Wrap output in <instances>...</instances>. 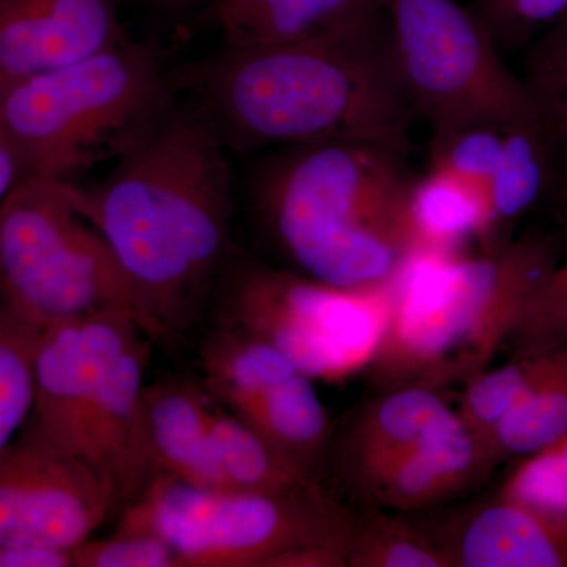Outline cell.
<instances>
[{"label": "cell", "instance_id": "d6a6232c", "mask_svg": "<svg viewBox=\"0 0 567 567\" xmlns=\"http://www.w3.org/2000/svg\"><path fill=\"white\" fill-rule=\"evenodd\" d=\"M74 567H178L169 544L147 533H118L73 548Z\"/></svg>", "mask_w": 567, "mask_h": 567}, {"label": "cell", "instance_id": "52a82bcc", "mask_svg": "<svg viewBox=\"0 0 567 567\" xmlns=\"http://www.w3.org/2000/svg\"><path fill=\"white\" fill-rule=\"evenodd\" d=\"M357 525L320 484L286 494L207 491L158 476L122 511L118 533H147L169 544L178 567H268L306 547L349 554Z\"/></svg>", "mask_w": 567, "mask_h": 567}, {"label": "cell", "instance_id": "4316f807", "mask_svg": "<svg viewBox=\"0 0 567 567\" xmlns=\"http://www.w3.org/2000/svg\"><path fill=\"white\" fill-rule=\"evenodd\" d=\"M540 357L518 358L517 363L481 372L470 380L457 416L483 451L487 464L494 461L496 429L527 393L539 371Z\"/></svg>", "mask_w": 567, "mask_h": 567}, {"label": "cell", "instance_id": "8d00e7d4", "mask_svg": "<svg viewBox=\"0 0 567 567\" xmlns=\"http://www.w3.org/2000/svg\"><path fill=\"white\" fill-rule=\"evenodd\" d=\"M555 447H557L559 456H561L563 462H565L567 468V435L565 439L559 440L558 443H555Z\"/></svg>", "mask_w": 567, "mask_h": 567}, {"label": "cell", "instance_id": "5bb4252c", "mask_svg": "<svg viewBox=\"0 0 567 567\" xmlns=\"http://www.w3.org/2000/svg\"><path fill=\"white\" fill-rule=\"evenodd\" d=\"M212 405L189 383L145 385L140 417V450L148 476H171L207 491L226 492L208 434Z\"/></svg>", "mask_w": 567, "mask_h": 567}, {"label": "cell", "instance_id": "f1b7e54d", "mask_svg": "<svg viewBox=\"0 0 567 567\" xmlns=\"http://www.w3.org/2000/svg\"><path fill=\"white\" fill-rule=\"evenodd\" d=\"M518 358L554 352L567 341V259L555 265L509 336Z\"/></svg>", "mask_w": 567, "mask_h": 567}, {"label": "cell", "instance_id": "603a6c76", "mask_svg": "<svg viewBox=\"0 0 567 567\" xmlns=\"http://www.w3.org/2000/svg\"><path fill=\"white\" fill-rule=\"evenodd\" d=\"M567 435V347L540 354L527 393L496 429L494 461L506 454L533 456Z\"/></svg>", "mask_w": 567, "mask_h": 567}, {"label": "cell", "instance_id": "4dcf8cb0", "mask_svg": "<svg viewBox=\"0 0 567 567\" xmlns=\"http://www.w3.org/2000/svg\"><path fill=\"white\" fill-rule=\"evenodd\" d=\"M503 498L567 522V468L557 447L554 445L533 454L511 477Z\"/></svg>", "mask_w": 567, "mask_h": 567}, {"label": "cell", "instance_id": "8fae6325", "mask_svg": "<svg viewBox=\"0 0 567 567\" xmlns=\"http://www.w3.org/2000/svg\"><path fill=\"white\" fill-rule=\"evenodd\" d=\"M141 331L140 320L128 312L78 317L44 328L37 350L35 402L25 424L80 457L96 394L118 354Z\"/></svg>", "mask_w": 567, "mask_h": 567}, {"label": "cell", "instance_id": "cb8c5ba5", "mask_svg": "<svg viewBox=\"0 0 567 567\" xmlns=\"http://www.w3.org/2000/svg\"><path fill=\"white\" fill-rule=\"evenodd\" d=\"M410 215L420 252L451 254L486 226L483 194L451 175L429 169L413 183Z\"/></svg>", "mask_w": 567, "mask_h": 567}, {"label": "cell", "instance_id": "e575fe53", "mask_svg": "<svg viewBox=\"0 0 567 567\" xmlns=\"http://www.w3.org/2000/svg\"><path fill=\"white\" fill-rule=\"evenodd\" d=\"M22 182V171L17 148L0 114V205Z\"/></svg>", "mask_w": 567, "mask_h": 567}, {"label": "cell", "instance_id": "30bf717a", "mask_svg": "<svg viewBox=\"0 0 567 567\" xmlns=\"http://www.w3.org/2000/svg\"><path fill=\"white\" fill-rule=\"evenodd\" d=\"M114 511L110 484L28 424L0 453V547L73 550Z\"/></svg>", "mask_w": 567, "mask_h": 567}, {"label": "cell", "instance_id": "9a60e30c", "mask_svg": "<svg viewBox=\"0 0 567 567\" xmlns=\"http://www.w3.org/2000/svg\"><path fill=\"white\" fill-rule=\"evenodd\" d=\"M386 0H215L207 9L227 48L315 43L385 13Z\"/></svg>", "mask_w": 567, "mask_h": 567}, {"label": "cell", "instance_id": "d4e9b609", "mask_svg": "<svg viewBox=\"0 0 567 567\" xmlns=\"http://www.w3.org/2000/svg\"><path fill=\"white\" fill-rule=\"evenodd\" d=\"M522 78L555 159L554 193L567 212V17L529 48Z\"/></svg>", "mask_w": 567, "mask_h": 567}, {"label": "cell", "instance_id": "9c48e42d", "mask_svg": "<svg viewBox=\"0 0 567 567\" xmlns=\"http://www.w3.org/2000/svg\"><path fill=\"white\" fill-rule=\"evenodd\" d=\"M386 17L399 81L432 134L536 121L524 81L472 10L456 0H386Z\"/></svg>", "mask_w": 567, "mask_h": 567}, {"label": "cell", "instance_id": "ba28073f", "mask_svg": "<svg viewBox=\"0 0 567 567\" xmlns=\"http://www.w3.org/2000/svg\"><path fill=\"white\" fill-rule=\"evenodd\" d=\"M391 305L393 279L342 289L234 257L216 286L208 317L215 327L276 347L301 374L336 382L371 364Z\"/></svg>", "mask_w": 567, "mask_h": 567}, {"label": "cell", "instance_id": "d6986e66", "mask_svg": "<svg viewBox=\"0 0 567 567\" xmlns=\"http://www.w3.org/2000/svg\"><path fill=\"white\" fill-rule=\"evenodd\" d=\"M432 388H395L369 410L353 434V458L364 487L409 456L453 415Z\"/></svg>", "mask_w": 567, "mask_h": 567}, {"label": "cell", "instance_id": "277c9868", "mask_svg": "<svg viewBox=\"0 0 567 567\" xmlns=\"http://www.w3.org/2000/svg\"><path fill=\"white\" fill-rule=\"evenodd\" d=\"M557 264L554 240L537 235L477 259L416 252L393 278L391 315L372 372L395 388L470 382L513 333Z\"/></svg>", "mask_w": 567, "mask_h": 567}, {"label": "cell", "instance_id": "ffe728a7", "mask_svg": "<svg viewBox=\"0 0 567 567\" xmlns=\"http://www.w3.org/2000/svg\"><path fill=\"white\" fill-rule=\"evenodd\" d=\"M229 412L293 464L316 475L330 431L311 377L298 372L249 395Z\"/></svg>", "mask_w": 567, "mask_h": 567}, {"label": "cell", "instance_id": "6da1fadb", "mask_svg": "<svg viewBox=\"0 0 567 567\" xmlns=\"http://www.w3.org/2000/svg\"><path fill=\"white\" fill-rule=\"evenodd\" d=\"M85 193L147 334L174 339L207 319L234 259V200L226 144L203 107L173 103Z\"/></svg>", "mask_w": 567, "mask_h": 567}, {"label": "cell", "instance_id": "44dd1931", "mask_svg": "<svg viewBox=\"0 0 567 567\" xmlns=\"http://www.w3.org/2000/svg\"><path fill=\"white\" fill-rule=\"evenodd\" d=\"M208 434L226 492L286 494L319 484L234 413L212 406Z\"/></svg>", "mask_w": 567, "mask_h": 567}, {"label": "cell", "instance_id": "3957f363", "mask_svg": "<svg viewBox=\"0 0 567 567\" xmlns=\"http://www.w3.org/2000/svg\"><path fill=\"white\" fill-rule=\"evenodd\" d=\"M406 155L319 141L279 148L257 169L254 210L295 274L342 289L382 286L420 252Z\"/></svg>", "mask_w": 567, "mask_h": 567}, {"label": "cell", "instance_id": "2e32d148", "mask_svg": "<svg viewBox=\"0 0 567 567\" xmlns=\"http://www.w3.org/2000/svg\"><path fill=\"white\" fill-rule=\"evenodd\" d=\"M443 550L453 566L567 567V522L502 498L473 514Z\"/></svg>", "mask_w": 567, "mask_h": 567}, {"label": "cell", "instance_id": "7402d4cb", "mask_svg": "<svg viewBox=\"0 0 567 567\" xmlns=\"http://www.w3.org/2000/svg\"><path fill=\"white\" fill-rule=\"evenodd\" d=\"M200 365L205 393L227 410L300 372L262 339L215 324L200 346Z\"/></svg>", "mask_w": 567, "mask_h": 567}, {"label": "cell", "instance_id": "d590c367", "mask_svg": "<svg viewBox=\"0 0 567 567\" xmlns=\"http://www.w3.org/2000/svg\"><path fill=\"white\" fill-rule=\"evenodd\" d=\"M134 2L162 13L181 14L200 9L207 10L215 0H134Z\"/></svg>", "mask_w": 567, "mask_h": 567}, {"label": "cell", "instance_id": "836d02e7", "mask_svg": "<svg viewBox=\"0 0 567 567\" xmlns=\"http://www.w3.org/2000/svg\"><path fill=\"white\" fill-rule=\"evenodd\" d=\"M0 567H74L73 550L44 546L0 547Z\"/></svg>", "mask_w": 567, "mask_h": 567}, {"label": "cell", "instance_id": "1f68e13d", "mask_svg": "<svg viewBox=\"0 0 567 567\" xmlns=\"http://www.w3.org/2000/svg\"><path fill=\"white\" fill-rule=\"evenodd\" d=\"M496 44H517L567 17V0H475L470 7Z\"/></svg>", "mask_w": 567, "mask_h": 567}, {"label": "cell", "instance_id": "8992f818", "mask_svg": "<svg viewBox=\"0 0 567 567\" xmlns=\"http://www.w3.org/2000/svg\"><path fill=\"white\" fill-rule=\"evenodd\" d=\"M0 297L43 330L103 312H128L141 323L128 281L76 183L29 178L0 205Z\"/></svg>", "mask_w": 567, "mask_h": 567}, {"label": "cell", "instance_id": "4fadbf2b", "mask_svg": "<svg viewBox=\"0 0 567 567\" xmlns=\"http://www.w3.org/2000/svg\"><path fill=\"white\" fill-rule=\"evenodd\" d=\"M151 339L141 331L118 354L96 394L82 435L80 457L110 484L117 511L136 502L152 484L140 450L141 402Z\"/></svg>", "mask_w": 567, "mask_h": 567}, {"label": "cell", "instance_id": "ac0fdd59", "mask_svg": "<svg viewBox=\"0 0 567 567\" xmlns=\"http://www.w3.org/2000/svg\"><path fill=\"white\" fill-rule=\"evenodd\" d=\"M554 152L537 122L506 128L502 156L484 196L486 226L480 240L484 252L509 244L507 230L532 210L544 194L554 192Z\"/></svg>", "mask_w": 567, "mask_h": 567}, {"label": "cell", "instance_id": "7a4b0ae2", "mask_svg": "<svg viewBox=\"0 0 567 567\" xmlns=\"http://www.w3.org/2000/svg\"><path fill=\"white\" fill-rule=\"evenodd\" d=\"M199 106L235 151L374 142L409 153L415 112L395 71L386 10L334 39L227 48L197 74Z\"/></svg>", "mask_w": 567, "mask_h": 567}, {"label": "cell", "instance_id": "5b68a950", "mask_svg": "<svg viewBox=\"0 0 567 567\" xmlns=\"http://www.w3.org/2000/svg\"><path fill=\"white\" fill-rule=\"evenodd\" d=\"M162 63L144 44L117 47L0 85V114L22 181L76 183L117 163L173 106Z\"/></svg>", "mask_w": 567, "mask_h": 567}, {"label": "cell", "instance_id": "f546056e", "mask_svg": "<svg viewBox=\"0 0 567 567\" xmlns=\"http://www.w3.org/2000/svg\"><path fill=\"white\" fill-rule=\"evenodd\" d=\"M347 566L354 567H451L443 547L390 525L354 529Z\"/></svg>", "mask_w": 567, "mask_h": 567}, {"label": "cell", "instance_id": "83f0119b", "mask_svg": "<svg viewBox=\"0 0 567 567\" xmlns=\"http://www.w3.org/2000/svg\"><path fill=\"white\" fill-rule=\"evenodd\" d=\"M505 132V126L473 123L432 134L429 169L451 175L486 196L502 156Z\"/></svg>", "mask_w": 567, "mask_h": 567}, {"label": "cell", "instance_id": "484cf974", "mask_svg": "<svg viewBox=\"0 0 567 567\" xmlns=\"http://www.w3.org/2000/svg\"><path fill=\"white\" fill-rule=\"evenodd\" d=\"M41 333L43 328L0 297V453L32 415Z\"/></svg>", "mask_w": 567, "mask_h": 567}, {"label": "cell", "instance_id": "7c38bea8", "mask_svg": "<svg viewBox=\"0 0 567 567\" xmlns=\"http://www.w3.org/2000/svg\"><path fill=\"white\" fill-rule=\"evenodd\" d=\"M125 40L117 0H0V85Z\"/></svg>", "mask_w": 567, "mask_h": 567}, {"label": "cell", "instance_id": "e0dca14e", "mask_svg": "<svg viewBox=\"0 0 567 567\" xmlns=\"http://www.w3.org/2000/svg\"><path fill=\"white\" fill-rule=\"evenodd\" d=\"M486 465L475 439L453 413L413 453L368 488L388 505L417 507L464 486Z\"/></svg>", "mask_w": 567, "mask_h": 567}]
</instances>
